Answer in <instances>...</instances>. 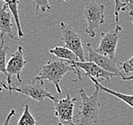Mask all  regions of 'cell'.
<instances>
[{"label":"cell","mask_w":133,"mask_h":125,"mask_svg":"<svg viewBox=\"0 0 133 125\" xmlns=\"http://www.w3.org/2000/svg\"><path fill=\"white\" fill-rule=\"evenodd\" d=\"M4 4L8 6V9L9 11L12 13L13 17L15 19L16 26H17V35L18 37H21L24 36V32L22 31L20 16H19V8L18 6L20 4V1L19 0H2Z\"/></svg>","instance_id":"cell-13"},{"label":"cell","mask_w":133,"mask_h":125,"mask_svg":"<svg viewBox=\"0 0 133 125\" xmlns=\"http://www.w3.org/2000/svg\"><path fill=\"white\" fill-rule=\"evenodd\" d=\"M89 78L91 80H92V82L93 83L94 86H98L100 91H103L106 93H108L109 95H114L115 97H117L118 99H119V100L124 101L125 104H127L128 106H130V107L133 108V95L132 94H125V93H121V92L114 91V90L109 89L108 87H106V86H104L103 85H102L101 82L97 80V79L95 78H93V77L90 76Z\"/></svg>","instance_id":"cell-12"},{"label":"cell","mask_w":133,"mask_h":125,"mask_svg":"<svg viewBox=\"0 0 133 125\" xmlns=\"http://www.w3.org/2000/svg\"><path fill=\"white\" fill-rule=\"evenodd\" d=\"M99 88L95 86L92 95H87L83 88L80 89L81 104L78 113L74 117L76 125H92L98 123L101 102L99 98Z\"/></svg>","instance_id":"cell-1"},{"label":"cell","mask_w":133,"mask_h":125,"mask_svg":"<svg viewBox=\"0 0 133 125\" xmlns=\"http://www.w3.org/2000/svg\"><path fill=\"white\" fill-rule=\"evenodd\" d=\"M70 71L76 73V69L71 63V61L54 56L42 67L37 76L43 80H48L53 83L57 92L61 94L62 89L60 87V82L64 76Z\"/></svg>","instance_id":"cell-2"},{"label":"cell","mask_w":133,"mask_h":125,"mask_svg":"<svg viewBox=\"0 0 133 125\" xmlns=\"http://www.w3.org/2000/svg\"><path fill=\"white\" fill-rule=\"evenodd\" d=\"M4 36H0V40H1V43H0V73H4L7 76V62H6V57H7V52L9 50V47L5 45L4 42Z\"/></svg>","instance_id":"cell-15"},{"label":"cell","mask_w":133,"mask_h":125,"mask_svg":"<svg viewBox=\"0 0 133 125\" xmlns=\"http://www.w3.org/2000/svg\"><path fill=\"white\" fill-rule=\"evenodd\" d=\"M8 89L9 87H8L7 83H4V81L0 80V92H3L4 90H8Z\"/></svg>","instance_id":"cell-22"},{"label":"cell","mask_w":133,"mask_h":125,"mask_svg":"<svg viewBox=\"0 0 133 125\" xmlns=\"http://www.w3.org/2000/svg\"><path fill=\"white\" fill-rule=\"evenodd\" d=\"M121 11L127 12L130 16H133V0H124Z\"/></svg>","instance_id":"cell-19"},{"label":"cell","mask_w":133,"mask_h":125,"mask_svg":"<svg viewBox=\"0 0 133 125\" xmlns=\"http://www.w3.org/2000/svg\"><path fill=\"white\" fill-rule=\"evenodd\" d=\"M15 109H12V110L9 113L8 116L6 117L5 120H4V123H3L2 125H9V123H10L11 117H12L13 116H15Z\"/></svg>","instance_id":"cell-21"},{"label":"cell","mask_w":133,"mask_h":125,"mask_svg":"<svg viewBox=\"0 0 133 125\" xmlns=\"http://www.w3.org/2000/svg\"><path fill=\"white\" fill-rule=\"evenodd\" d=\"M121 31V26L117 24L114 30L108 32H103L101 34L99 45L96 50L103 55L109 57L110 58H117L115 54Z\"/></svg>","instance_id":"cell-9"},{"label":"cell","mask_w":133,"mask_h":125,"mask_svg":"<svg viewBox=\"0 0 133 125\" xmlns=\"http://www.w3.org/2000/svg\"><path fill=\"white\" fill-rule=\"evenodd\" d=\"M115 1V23L116 25L119 22V13L121 11L123 3L121 2V0H114Z\"/></svg>","instance_id":"cell-20"},{"label":"cell","mask_w":133,"mask_h":125,"mask_svg":"<svg viewBox=\"0 0 133 125\" xmlns=\"http://www.w3.org/2000/svg\"><path fill=\"white\" fill-rule=\"evenodd\" d=\"M32 4L35 7L36 14H37L39 9L43 13L51 10V6L48 0H32Z\"/></svg>","instance_id":"cell-18"},{"label":"cell","mask_w":133,"mask_h":125,"mask_svg":"<svg viewBox=\"0 0 133 125\" xmlns=\"http://www.w3.org/2000/svg\"><path fill=\"white\" fill-rule=\"evenodd\" d=\"M119 70L121 73V78L133 75V56L130 59L121 63Z\"/></svg>","instance_id":"cell-17"},{"label":"cell","mask_w":133,"mask_h":125,"mask_svg":"<svg viewBox=\"0 0 133 125\" xmlns=\"http://www.w3.org/2000/svg\"><path fill=\"white\" fill-rule=\"evenodd\" d=\"M76 97H71L70 94L66 95L60 100L54 101V114L58 118V125H76L74 122V108Z\"/></svg>","instance_id":"cell-7"},{"label":"cell","mask_w":133,"mask_h":125,"mask_svg":"<svg viewBox=\"0 0 133 125\" xmlns=\"http://www.w3.org/2000/svg\"><path fill=\"white\" fill-rule=\"evenodd\" d=\"M8 6L4 4L0 6V36H7L13 40L17 39L15 36L14 31H13V24H12V13L8 11Z\"/></svg>","instance_id":"cell-11"},{"label":"cell","mask_w":133,"mask_h":125,"mask_svg":"<svg viewBox=\"0 0 133 125\" xmlns=\"http://www.w3.org/2000/svg\"><path fill=\"white\" fill-rule=\"evenodd\" d=\"M60 31L62 34L60 40L63 41L64 46L76 53L79 61L82 62L87 61L85 58V51H84L82 36L74 30V28L64 23V21L60 22Z\"/></svg>","instance_id":"cell-6"},{"label":"cell","mask_w":133,"mask_h":125,"mask_svg":"<svg viewBox=\"0 0 133 125\" xmlns=\"http://www.w3.org/2000/svg\"><path fill=\"white\" fill-rule=\"evenodd\" d=\"M63 1H64V2H69V0H63Z\"/></svg>","instance_id":"cell-24"},{"label":"cell","mask_w":133,"mask_h":125,"mask_svg":"<svg viewBox=\"0 0 133 125\" xmlns=\"http://www.w3.org/2000/svg\"><path fill=\"white\" fill-rule=\"evenodd\" d=\"M71 63H72L75 69H76V73H76V75L78 76V78L76 79H74L72 82L82 80V75H81L80 69H82L85 71L86 76H92L100 82L103 80L109 82L113 77H119V75H117V73H114L107 71V70L103 69L98 64H96L95 63L91 62V61H85V62L75 61V62H71Z\"/></svg>","instance_id":"cell-5"},{"label":"cell","mask_w":133,"mask_h":125,"mask_svg":"<svg viewBox=\"0 0 133 125\" xmlns=\"http://www.w3.org/2000/svg\"><path fill=\"white\" fill-rule=\"evenodd\" d=\"M121 79L123 80H133V75H129V76H125V77H122Z\"/></svg>","instance_id":"cell-23"},{"label":"cell","mask_w":133,"mask_h":125,"mask_svg":"<svg viewBox=\"0 0 133 125\" xmlns=\"http://www.w3.org/2000/svg\"><path fill=\"white\" fill-rule=\"evenodd\" d=\"M27 63V61L25 59L24 57V47L21 45H18L17 49L16 51L11 55L10 58L8 61L7 63V83L8 87H9V91L10 88L12 87V85H14L12 83V76L15 75L16 79L19 81V83L22 82L21 79V71L25 68V64Z\"/></svg>","instance_id":"cell-8"},{"label":"cell","mask_w":133,"mask_h":125,"mask_svg":"<svg viewBox=\"0 0 133 125\" xmlns=\"http://www.w3.org/2000/svg\"><path fill=\"white\" fill-rule=\"evenodd\" d=\"M104 4H98L94 0L86 4L83 11L84 18L87 24L85 32L90 37H95L96 31L104 22Z\"/></svg>","instance_id":"cell-4"},{"label":"cell","mask_w":133,"mask_h":125,"mask_svg":"<svg viewBox=\"0 0 133 125\" xmlns=\"http://www.w3.org/2000/svg\"><path fill=\"white\" fill-rule=\"evenodd\" d=\"M17 125H37L34 116L32 115L28 104H25L24 107V111L21 118L19 119Z\"/></svg>","instance_id":"cell-16"},{"label":"cell","mask_w":133,"mask_h":125,"mask_svg":"<svg viewBox=\"0 0 133 125\" xmlns=\"http://www.w3.org/2000/svg\"><path fill=\"white\" fill-rule=\"evenodd\" d=\"M49 53L51 54H53L54 56L59 57L62 59H66L71 61V62H75V61H79L78 57L76 55L72 50H70V48H68L67 47H59L57 46L49 50Z\"/></svg>","instance_id":"cell-14"},{"label":"cell","mask_w":133,"mask_h":125,"mask_svg":"<svg viewBox=\"0 0 133 125\" xmlns=\"http://www.w3.org/2000/svg\"><path fill=\"white\" fill-rule=\"evenodd\" d=\"M132 24H133V20H132Z\"/></svg>","instance_id":"cell-25"},{"label":"cell","mask_w":133,"mask_h":125,"mask_svg":"<svg viewBox=\"0 0 133 125\" xmlns=\"http://www.w3.org/2000/svg\"><path fill=\"white\" fill-rule=\"evenodd\" d=\"M85 47L87 52V61L95 63L96 64H98L103 69H105L110 73H117V75H119V77H121V70L117 67V64L119 63L117 58H110L109 57L98 53V51L92 47L91 43H87Z\"/></svg>","instance_id":"cell-10"},{"label":"cell","mask_w":133,"mask_h":125,"mask_svg":"<svg viewBox=\"0 0 133 125\" xmlns=\"http://www.w3.org/2000/svg\"><path fill=\"white\" fill-rule=\"evenodd\" d=\"M45 80L39 78L37 75L31 79V82L27 85H22L21 87H16L15 85L9 90V94L12 95L13 91L24 94L32 99L33 101L43 102L46 98H49L53 101H56L58 98L54 94L48 91L45 86Z\"/></svg>","instance_id":"cell-3"}]
</instances>
